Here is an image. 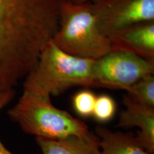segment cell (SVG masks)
<instances>
[{"mask_svg":"<svg viewBox=\"0 0 154 154\" xmlns=\"http://www.w3.org/2000/svg\"><path fill=\"white\" fill-rule=\"evenodd\" d=\"M51 41L69 54L98 59L112 50L109 36L100 31L92 2L61 0L58 29Z\"/></svg>","mask_w":154,"mask_h":154,"instance_id":"obj_3","label":"cell"},{"mask_svg":"<svg viewBox=\"0 0 154 154\" xmlns=\"http://www.w3.org/2000/svg\"><path fill=\"white\" fill-rule=\"evenodd\" d=\"M96 88L126 90L144 76L154 74V61L121 50L96 59L94 67Z\"/></svg>","mask_w":154,"mask_h":154,"instance_id":"obj_5","label":"cell"},{"mask_svg":"<svg viewBox=\"0 0 154 154\" xmlns=\"http://www.w3.org/2000/svg\"><path fill=\"white\" fill-rule=\"evenodd\" d=\"M61 0H0V95L15 91L58 29Z\"/></svg>","mask_w":154,"mask_h":154,"instance_id":"obj_1","label":"cell"},{"mask_svg":"<svg viewBox=\"0 0 154 154\" xmlns=\"http://www.w3.org/2000/svg\"><path fill=\"white\" fill-rule=\"evenodd\" d=\"M100 154H151L140 146L131 133L112 131L103 126L96 128Z\"/></svg>","mask_w":154,"mask_h":154,"instance_id":"obj_10","label":"cell"},{"mask_svg":"<svg viewBox=\"0 0 154 154\" xmlns=\"http://www.w3.org/2000/svg\"><path fill=\"white\" fill-rule=\"evenodd\" d=\"M11 120L22 131L35 137L61 139L84 136L89 132L85 123L51 103L50 96L23 91L17 103L8 111Z\"/></svg>","mask_w":154,"mask_h":154,"instance_id":"obj_4","label":"cell"},{"mask_svg":"<svg viewBox=\"0 0 154 154\" xmlns=\"http://www.w3.org/2000/svg\"><path fill=\"white\" fill-rule=\"evenodd\" d=\"M112 50L128 51L154 61V21L139 22L109 36Z\"/></svg>","mask_w":154,"mask_h":154,"instance_id":"obj_8","label":"cell"},{"mask_svg":"<svg viewBox=\"0 0 154 154\" xmlns=\"http://www.w3.org/2000/svg\"><path fill=\"white\" fill-rule=\"evenodd\" d=\"M96 59L69 54L50 41L36 64L25 76L23 91L42 96H58L74 86L96 87Z\"/></svg>","mask_w":154,"mask_h":154,"instance_id":"obj_2","label":"cell"},{"mask_svg":"<svg viewBox=\"0 0 154 154\" xmlns=\"http://www.w3.org/2000/svg\"><path fill=\"white\" fill-rule=\"evenodd\" d=\"M116 111L115 100L108 94L96 96L92 116L99 123H107L112 119Z\"/></svg>","mask_w":154,"mask_h":154,"instance_id":"obj_12","label":"cell"},{"mask_svg":"<svg viewBox=\"0 0 154 154\" xmlns=\"http://www.w3.org/2000/svg\"><path fill=\"white\" fill-rule=\"evenodd\" d=\"M67 1L72 2H73V3L80 4V3L87 2H93V1H94V0H67Z\"/></svg>","mask_w":154,"mask_h":154,"instance_id":"obj_15","label":"cell"},{"mask_svg":"<svg viewBox=\"0 0 154 154\" xmlns=\"http://www.w3.org/2000/svg\"><path fill=\"white\" fill-rule=\"evenodd\" d=\"M92 5L98 26L107 36L132 24L154 21V0H94Z\"/></svg>","mask_w":154,"mask_h":154,"instance_id":"obj_6","label":"cell"},{"mask_svg":"<svg viewBox=\"0 0 154 154\" xmlns=\"http://www.w3.org/2000/svg\"><path fill=\"white\" fill-rule=\"evenodd\" d=\"M125 109L119 113L117 126L139 128L136 141L151 154L154 153V107L149 106L125 94L123 98Z\"/></svg>","mask_w":154,"mask_h":154,"instance_id":"obj_7","label":"cell"},{"mask_svg":"<svg viewBox=\"0 0 154 154\" xmlns=\"http://www.w3.org/2000/svg\"><path fill=\"white\" fill-rule=\"evenodd\" d=\"M125 91L135 100L154 107V76L148 75L134 83Z\"/></svg>","mask_w":154,"mask_h":154,"instance_id":"obj_11","label":"cell"},{"mask_svg":"<svg viewBox=\"0 0 154 154\" xmlns=\"http://www.w3.org/2000/svg\"><path fill=\"white\" fill-rule=\"evenodd\" d=\"M15 95V91L9 92L0 95V113L4 107H5L11 101ZM0 154H14L11 152L9 150L6 148L2 142L0 140Z\"/></svg>","mask_w":154,"mask_h":154,"instance_id":"obj_14","label":"cell"},{"mask_svg":"<svg viewBox=\"0 0 154 154\" xmlns=\"http://www.w3.org/2000/svg\"><path fill=\"white\" fill-rule=\"evenodd\" d=\"M35 138L42 154H100L99 138L90 131L84 136H69L61 139Z\"/></svg>","mask_w":154,"mask_h":154,"instance_id":"obj_9","label":"cell"},{"mask_svg":"<svg viewBox=\"0 0 154 154\" xmlns=\"http://www.w3.org/2000/svg\"><path fill=\"white\" fill-rule=\"evenodd\" d=\"M96 98V94L88 89L77 92L72 99V105L75 112L83 118L92 116Z\"/></svg>","mask_w":154,"mask_h":154,"instance_id":"obj_13","label":"cell"}]
</instances>
